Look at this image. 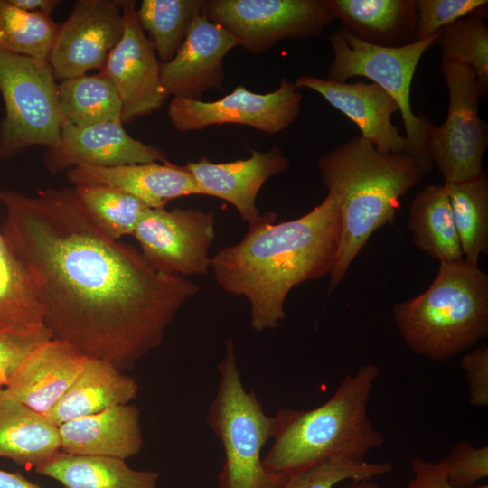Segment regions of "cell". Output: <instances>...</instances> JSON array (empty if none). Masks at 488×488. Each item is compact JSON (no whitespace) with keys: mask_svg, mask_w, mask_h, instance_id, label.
<instances>
[{"mask_svg":"<svg viewBox=\"0 0 488 488\" xmlns=\"http://www.w3.org/2000/svg\"><path fill=\"white\" fill-rule=\"evenodd\" d=\"M0 202L2 235L33 282L52 338L122 371L161 344L181 306L200 290L103 234L74 188L32 196L2 190Z\"/></svg>","mask_w":488,"mask_h":488,"instance_id":"cell-1","label":"cell"},{"mask_svg":"<svg viewBox=\"0 0 488 488\" xmlns=\"http://www.w3.org/2000/svg\"><path fill=\"white\" fill-rule=\"evenodd\" d=\"M276 219L273 211L263 214L239 242L211 258L221 288L247 298L250 327L256 332L279 326L294 287L330 275L340 243L339 210L330 193L297 219L275 223Z\"/></svg>","mask_w":488,"mask_h":488,"instance_id":"cell-2","label":"cell"},{"mask_svg":"<svg viewBox=\"0 0 488 488\" xmlns=\"http://www.w3.org/2000/svg\"><path fill=\"white\" fill-rule=\"evenodd\" d=\"M317 167L337 202L341 222L330 295L371 236L394 221L400 197L421 182L424 173L408 155L380 152L361 136L324 154Z\"/></svg>","mask_w":488,"mask_h":488,"instance_id":"cell-3","label":"cell"},{"mask_svg":"<svg viewBox=\"0 0 488 488\" xmlns=\"http://www.w3.org/2000/svg\"><path fill=\"white\" fill-rule=\"evenodd\" d=\"M379 367L365 363L342 380L333 395L310 410L280 408L274 442L262 459L270 473L288 476L331 459L363 462L384 443L367 411Z\"/></svg>","mask_w":488,"mask_h":488,"instance_id":"cell-4","label":"cell"},{"mask_svg":"<svg viewBox=\"0 0 488 488\" xmlns=\"http://www.w3.org/2000/svg\"><path fill=\"white\" fill-rule=\"evenodd\" d=\"M393 319L412 352L449 360L488 336V276L465 259L440 262L425 292L393 306Z\"/></svg>","mask_w":488,"mask_h":488,"instance_id":"cell-5","label":"cell"},{"mask_svg":"<svg viewBox=\"0 0 488 488\" xmlns=\"http://www.w3.org/2000/svg\"><path fill=\"white\" fill-rule=\"evenodd\" d=\"M218 371L206 420L224 453L219 488H278L287 476L267 471L261 458L264 446L277 432V418L264 412L254 390L244 388L231 338L226 341Z\"/></svg>","mask_w":488,"mask_h":488,"instance_id":"cell-6","label":"cell"},{"mask_svg":"<svg viewBox=\"0 0 488 488\" xmlns=\"http://www.w3.org/2000/svg\"><path fill=\"white\" fill-rule=\"evenodd\" d=\"M440 32L423 41L400 47H382L361 42L343 28L333 32L329 42L333 58L327 80L346 82L361 76L369 79L386 91L397 103L405 127L406 155L422 170H433L427 144V131L432 124L424 115L414 113L410 92L417 67L423 54L434 44Z\"/></svg>","mask_w":488,"mask_h":488,"instance_id":"cell-7","label":"cell"},{"mask_svg":"<svg viewBox=\"0 0 488 488\" xmlns=\"http://www.w3.org/2000/svg\"><path fill=\"white\" fill-rule=\"evenodd\" d=\"M0 161L33 145L58 146L63 117L58 84L49 61L0 49Z\"/></svg>","mask_w":488,"mask_h":488,"instance_id":"cell-8","label":"cell"},{"mask_svg":"<svg viewBox=\"0 0 488 488\" xmlns=\"http://www.w3.org/2000/svg\"><path fill=\"white\" fill-rule=\"evenodd\" d=\"M440 71L448 92V110L442 125L428 128V151L445 183L465 182L484 173L488 127L479 115L481 94L469 66L441 58Z\"/></svg>","mask_w":488,"mask_h":488,"instance_id":"cell-9","label":"cell"},{"mask_svg":"<svg viewBox=\"0 0 488 488\" xmlns=\"http://www.w3.org/2000/svg\"><path fill=\"white\" fill-rule=\"evenodd\" d=\"M202 14L254 53L317 36L336 19L328 0H203Z\"/></svg>","mask_w":488,"mask_h":488,"instance_id":"cell-10","label":"cell"},{"mask_svg":"<svg viewBox=\"0 0 488 488\" xmlns=\"http://www.w3.org/2000/svg\"><path fill=\"white\" fill-rule=\"evenodd\" d=\"M215 224L213 211L147 208L132 236L155 270L185 277L204 275L211 267Z\"/></svg>","mask_w":488,"mask_h":488,"instance_id":"cell-11","label":"cell"},{"mask_svg":"<svg viewBox=\"0 0 488 488\" xmlns=\"http://www.w3.org/2000/svg\"><path fill=\"white\" fill-rule=\"evenodd\" d=\"M301 101L302 95L295 83L281 78L278 88L266 94L239 85L215 101L173 97L167 115L173 127L182 133L212 125L239 124L274 135L296 119Z\"/></svg>","mask_w":488,"mask_h":488,"instance_id":"cell-12","label":"cell"},{"mask_svg":"<svg viewBox=\"0 0 488 488\" xmlns=\"http://www.w3.org/2000/svg\"><path fill=\"white\" fill-rule=\"evenodd\" d=\"M124 0H78L59 24L49 57L55 79L61 80L102 70L125 28Z\"/></svg>","mask_w":488,"mask_h":488,"instance_id":"cell-13","label":"cell"},{"mask_svg":"<svg viewBox=\"0 0 488 488\" xmlns=\"http://www.w3.org/2000/svg\"><path fill=\"white\" fill-rule=\"evenodd\" d=\"M125 28L101 71L115 86L122 123L159 110L169 95L161 80V61L136 15V2H123Z\"/></svg>","mask_w":488,"mask_h":488,"instance_id":"cell-14","label":"cell"},{"mask_svg":"<svg viewBox=\"0 0 488 488\" xmlns=\"http://www.w3.org/2000/svg\"><path fill=\"white\" fill-rule=\"evenodd\" d=\"M152 162L168 161L158 147L133 138L121 121L78 127L63 120L60 144L43 155L51 174L80 165L114 167Z\"/></svg>","mask_w":488,"mask_h":488,"instance_id":"cell-15","label":"cell"},{"mask_svg":"<svg viewBox=\"0 0 488 488\" xmlns=\"http://www.w3.org/2000/svg\"><path fill=\"white\" fill-rule=\"evenodd\" d=\"M235 46L236 39L224 27L197 14L172 60L161 62L164 90L189 99H199L211 89L221 90L223 60Z\"/></svg>","mask_w":488,"mask_h":488,"instance_id":"cell-16","label":"cell"},{"mask_svg":"<svg viewBox=\"0 0 488 488\" xmlns=\"http://www.w3.org/2000/svg\"><path fill=\"white\" fill-rule=\"evenodd\" d=\"M295 86L314 90L345 115L361 131V137L378 151L406 155L407 140L392 123L399 111L395 100L377 84L336 82L314 75H302Z\"/></svg>","mask_w":488,"mask_h":488,"instance_id":"cell-17","label":"cell"},{"mask_svg":"<svg viewBox=\"0 0 488 488\" xmlns=\"http://www.w3.org/2000/svg\"><path fill=\"white\" fill-rule=\"evenodd\" d=\"M250 156L233 162L213 163L202 156L184 167L192 174L201 194L230 202L244 221L252 225L261 219L256 198L263 184L289 167L278 146L265 152L249 149Z\"/></svg>","mask_w":488,"mask_h":488,"instance_id":"cell-18","label":"cell"},{"mask_svg":"<svg viewBox=\"0 0 488 488\" xmlns=\"http://www.w3.org/2000/svg\"><path fill=\"white\" fill-rule=\"evenodd\" d=\"M88 357L69 343L48 339L23 360L4 389L15 399L44 415L65 394Z\"/></svg>","mask_w":488,"mask_h":488,"instance_id":"cell-19","label":"cell"},{"mask_svg":"<svg viewBox=\"0 0 488 488\" xmlns=\"http://www.w3.org/2000/svg\"><path fill=\"white\" fill-rule=\"evenodd\" d=\"M74 185H104L125 192L148 208H164L173 199L201 194L192 174L169 162L97 167L80 165L66 171Z\"/></svg>","mask_w":488,"mask_h":488,"instance_id":"cell-20","label":"cell"},{"mask_svg":"<svg viewBox=\"0 0 488 488\" xmlns=\"http://www.w3.org/2000/svg\"><path fill=\"white\" fill-rule=\"evenodd\" d=\"M58 430L60 450L69 454L127 460L139 454L144 445L140 410L129 403L71 419Z\"/></svg>","mask_w":488,"mask_h":488,"instance_id":"cell-21","label":"cell"},{"mask_svg":"<svg viewBox=\"0 0 488 488\" xmlns=\"http://www.w3.org/2000/svg\"><path fill=\"white\" fill-rule=\"evenodd\" d=\"M136 380L108 361L88 357L73 383L43 416L56 427L78 418L128 404L138 394Z\"/></svg>","mask_w":488,"mask_h":488,"instance_id":"cell-22","label":"cell"},{"mask_svg":"<svg viewBox=\"0 0 488 488\" xmlns=\"http://www.w3.org/2000/svg\"><path fill=\"white\" fill-rule=\"evenodd\" d=\"M343 29L382 47L416 42V0H328Z\"/></svg>","mask_w":488,"mask_h":488,"instance_id":"cell-23","label":"cell"},{"mask_svg":"<svg viewBox=\"0 0 488 488\" xmlns=\"http://www.w3.org/2000/svg\"><path fill=\"white\" fill-rule=\"evenodd\" d=\"M60 450L58 427L2 388L0 389V458L35 469Z\"/></svg>","mask_w":488,"mask_h":488,"instance_id":"cell-24","label":"cell"},{"mask_svg":"<svg viewBox=\"0 0 488 488\" xmlns=\"http://www.w3.org/2000/svg\"><path fill=\"white\" fill-rule=\"evenodd\" d=\"M34 471L63 488H156L159 473L131 468L125 459L59 450Z\"/></svg>","mask_w":488,"mask_h":488,"instance_id":"cell-25","label":"cell"},{"mask_svg":"<svg viewBox=\"0 0 488 488\" xmlns=\"http://www.w3.org/2000/svg\"><path fill=\"white\" fill-rule=\"evenodd\" d=\"M408 228L416 247L445 263L464 259L452 210L444 184H430L413 199Z\"/></svg>","mask_w":488,"mask_h":488,"instance_id":"cell-26","label":"cell"},{"mask_svg":"<svg viewBox=\"0 0 488 488\" xmlns=\"http://www.w3.org/2000/svg\"><path fill=\"white\" fill-rule=\"evenodd\" d=\"M47 328L33 282L7 246L0 230V332Z\"/></svg>","mask_w":488,"mask_h":488,"instance_id":"cell-27","label":"cell"},{"mask_svg":"<svg viewBox=\"0 0 488 488\" xmlns=\"http://www.w3.org/2000/svg\"><path fill=\"white\" fill-rule=\"evenodd\" d=\"M58 95L63 120L75 127L121 121L119 95L102 72L61 80Z\"/></svg>","mask_w":488,"mask_h":488,"instance_id":"cell-28","label":"cell"},{"mask_svg":"<svg viewBox=\"0 0 488 488\" xmlns=\"http://www.w3.org/2000/svg\"><path fill=\"white\" fill-rule=\"evenodd\" d=\"M463 258L478 266L482 254L488 252V178L480 176L461 183H444Z\"/></svg>","mask_w":488,"mask_h":488,"instance_id":"cell-29","label":"cell"},{"mask_svg":"<svg viewBox=\"0 0 488 488\" xmlns=\"http://www.w3.org/2000/svg\"><path fill=\"white\" fill-rule=\"evenodd\" d=\"M203 0H143L138 22L149 33L159 61L167 62L184 40L193 18L202 13Z\"/></svg>","mask_w":488,"mask_h":488,"instance_id":"cell-30","label":"cell"},{"mask_svg":"<svg viewBox=\"0 0 488 488\" xmlns=\"http://www.w3.org/2000/svg\"><path fill=\"white\" fill-rule=\"evenodd\" d=\"M59 24L50 15L22 10L0 0V49L48 61Z\"/></svg>","mask_w":488,"mask_h":488,"instance_id":"cell-31","label":"cell"},{"mask_svg":"<svg viewBox=\"0 0 488 488\" xmlns=\"http://www.w3.org/2000/svg\"><path fill=\"white\" fill-rule=\"evenodd\" d=\"M92 223L107 237L118 240L134 230L148 208L136 197L104 185L74 187Z\"/></svg>","mask_w":488,"mask_h":488,"instance_id":"cell-32","label":"cell"},{"mask_svg":"<svg viewBox=\"0 0 488 488\" xmlns=\"http://www.w3.org/2000/svg\"><path fill=\"white\" fill-rule=\"evenodd\" d=\"M484 7L445 26L436 42L442 59L465 64L474 70L481 97L488 90V27L483 21Z\"/></svg>","mask_w":488,"mask_h":488,"instance_id":"cell-33","label":"cell"},{"mask_svg":"<svg viewBox=\"0 0 488 488\" xmlns=\"http://www.w3.org/2000/svg\"><path fill=\"white\" fill-rule=\"evenodd\" d=\"M392 471L389 463L331 459L289 474L278 488H333L351 480H371Z\"/></svg>","mask_w":488,"mask_h":488,"instance_id":"cell-34","label":"cell"},{"mask_svg":"<svg viewBox=\"0 0 488 488\" xmlns=\"http://www.w3.org/2000/svg\"><path fill=\"white\" fill-rule=\"evenodd\" d=\"M487 4L486 0H416V42L437 34L445 26Z\"/></svg>","mask_w":488,"mask_h":488,"instance_id":"cell-35","label":"cell"},{"mask_svg":"<svg viewBox=\"0 0 488 488\" xmlns=\"http://www.w3.org/2000/svg\"><path fill=\"white\" fill-rule=\"evenodd\" d=\"M438 463L450 484L457 488H472L488 476V446L475 447L462 440Z\"/></svg>","mask_w":488,"mask_h":488,"instance_id":"cell-36","label":"cell"},{"mask_svg":"<svg viewBox=\"0 0 488 488\" xmlns=\"http://www.w3.org/2000/svg\"><path fill=\"white\" fill-rule=\"evenodd\" d=\"M51 338L48 328L23 333L0 332V387L8 384L20 363L37 345Z\"/></svg>","mask_w":488,"mask_h":488,"instance_id":"cell-37","label":"cell"},{"mask_svg":"<svg viewBox=\"0 0 488 488\" xmlns=\"http://www.w3.org/2000/svg\"><path fill=\"white\" fill-rule=\"evenodd\" d=\"M465 373L469 402L477 408L488 406V346L482 344L461 360Z\"/></svg>","mask_w":488,"mask_h":488,"instance_id":"cell-38","label":"cell"},{"mask_svg":"<svg viewBox=\"0 0 488 488\" xmlns=\"http://www.w3.org/2000/svg\"><path fill=\"white\" fill-rule=\"evenodd\" d=\"M413 476L406 488H457L450 484L443 466L437 463L414 458L410 462ZM472 488H488V485Z\"/></svg>","mask_w":488,"mask_h":488,"instance_id":"cell-39","label":"cell"},{"mask_svg":"<svg viewBox=\"0 0 488 488\" xmlns=\"http://www.w3.org/2000/svg\"><path fill=\"white\" fill-rule=\"evenodd\" d=\"M10 2L22 10L48 15L61 3L60 0H10Z\"/></svg>","mask_w":488,"mask_h":488,"instance_id":"cell-40","label":"cell"},{"mask_svg":"<svg viewBox=\"0 0 488 488\" xmlns=\"http://www.w3.org/2000/svg\"><path fill=\"white\" fill-rule=\"evenodd\" d=\"M0 488H42L27 480L20 471L10 473L0 469Z\"/></svg>","mask_w":488,"mask_h":488,"instance_id":"cell-41","label":"cell"},{"mask_svg":"<svg viewBox=\"0 0 488 488\" xmlns=\"http://www.w3.org/2000/svg\"><path fill=\"white\" fill-rule=\"evenodd\" d=\"M339 488H380L377 483L371 482V480H351L346 481L345 483Z\"/></svg>","mask_w":488,"mask_h":488,"instance_id":"cell-42","label":"cell"},{"mask_svg":"<svg viewBox=\"0 0 488 488\" xmlns=\"http://www.w3.org/2000/svg\"><path fill=\"white\" fill-rule=\"evenodd\" d=\"M2 389V387H0V389Z\"/></svg>","mask_w":488,"mask_h":488,"instance_id":"cell-43","label":"cell"}]
</instances>
